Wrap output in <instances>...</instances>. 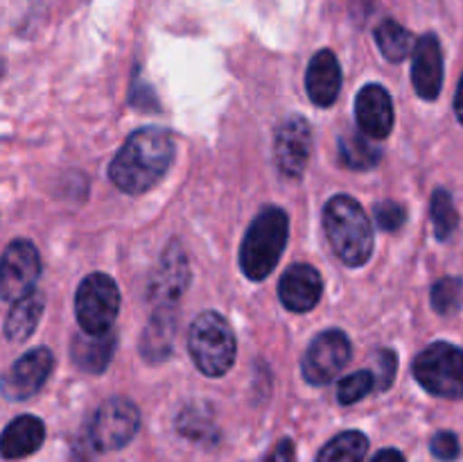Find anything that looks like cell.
<instances>
[{
    "label": "cell",
    "instance_id": "1",
    "mask_svg": "<svg viewBox=\"0 0 463 462\" xmlns=\"http://www.w3.org/2000/svg\"><path fill=\"white\" fill-rule=\"evenodd\" d=\"M175 140L161 127H143L125 140L109 166V179L127 195L152 190L170 170Z\"/></svg>",
    "mask_w": 463,
    "mask_h": 462
},
{
    "label": "cell",
    "instance_id": "2",
    "mask_svg": "<svg viewBox=\"0 0 463 462\" xmlns=\"http://www.w3.org/2000/svg\"><path fill=\"white\" fill-rule=\"evenodd\" d=\"M324 226L335 254L348 267H362L373 254V226L351 195H335L324 208Z\"/></svg>",
    "mask_w": 463,
    "mask_h": 462
},
{
    "label": "cell",
    "instance_id": "3",
    "mask_svg": "<svg viewBox=\"0 0 463 462\" xmlns=\"http://www.w3.org/2000/svg\"><path fill=\"white\" fill-rule=\"evenodd\" d=\"M289 236V217L283 208L267 207L249 225L240 249V267L251 281H262L279 265Z\"/></svg>",
    "mask_w": 463,
    "mask_h": 462
},
{
    "label": "cell",
    "instance_id": "4",
    "mask_svg": "<svg viewBox=\"0 0 463 462\" xmlns=\"http://www.w3.org/2000/svg\"><path fill=\"white\" fill-rule=\"evenodd\" d=\"M188 349L197 370L217 379L233 367L238 342L226 317L215 311H206L194 317L190 326Z\"/></svg>",
    "mask_w": 463,
    "mask_h": 462
},
{
    "label": "cell",
    "instance_id": "5",
    "mask_svg": "<svg viewBox=\"0 0 463 462\" xmlns=\"http://www.w3.org/2000/svg\"><path fill=\"white\" fill-rule=\"evenodd\" d=\"M414 376L420 388L434 397H463V349L450 342L425 347L414 361Z\"/></svg>",
    "mask_w": 463,
    "mask_h": 462
},
{
    "label": "cell",
    "instance_id": "6",
    "mask_svg": "<svg viewBox=\"0 0 463 462\" xmlns=\"http://www.w3.org/2000/svg\"><path fill=\"white\" fill-rule=\"evenodd\" d=\"M120 311V290L109 274L95 272L80 284L75 315L86 333H109Z\"/></svg>",
    "mask_w": 463,
    "mask_h": 462
},
{
    "label": "cell",
    "instance_id": "7",
    "mask_svg": "<svg viewBox=\"0 0 463 462\" xmlns=\"http://www.w3.org/2000/svg\"><path fill=\"white\" fill-rule=\"evenodd\" d=\"M140 428V410L125 397H113L95 410L89 424V442L95 451H118Z\"/></svg>",
    "mask_w": 463,
    "mask_h": 462
},
{
    "label": "cell",
    "instance_id": "8",
    "mask_svg": "<svg viewBox=\"0 0 463 462\" xmlns=\"http://www.w3.org/2000/svg\"><path fill=\"white\" fill-rule=\"evenodd\" d=\"M41 274V258L30 240H14L7 245L0 265V297L14 303L32 293Z\"/></svg>",
    "mask_w": 463,
    "mask_h": 462
},
{
    "label": "cell",
    "instance_id": "9",
    "mask_svg": "<svg viewBox=\"0 0 463 462\" xmlns=\"http://www.w3.org/2000/svg\"><path fill=\"white\" fill-rule=\"evenodd\" d=\"M351 358V340L339 329L324 331L312 340L303 358V376L312 385H326L342 374Z\"/></svg>",
    "mask_w": 463,
    "mask_h": 462
},
{
    "label": "cell",
    "instance_id": "10",
    "mask_svg": "<svg viewBox=\"0 0 463 462\" xmlns=\"http://www.w3.org/2000/svg\"><path fill=\"white\" fill-rule=\"evenodd\" d=\"M312 157V130L303 116H289L276 130L274 159L280 175L301 179Z\"/></svg>",
    "mask_w": 463,
    "mask_h": 462
},
{
    "label": "cell",
    "instance_id": "11",
    "mask_svg": "<svg viewBox=\"0 0 463 462\" xmlns=\"http://www.w3.org/2000/svg\"><path fill=\"white\" fill-rule=\"evenodd\" d=\"M190 281L188 258H185L184 247L176 243L167 245L165 252L161 254V261L154 267L149 276L147 297L154 306H176V299L185 293Z\"/></svg>",
    "mask_w": 463,
    "mask_h": 462
},
{
    "label": "cell",
    "instance_id": "12",
    "mask_svg": "<svg viewBox=\"0 0 463 462\" xmlns=\"http://www.w3.org/2000/svg\"><path fill=\"white\" fill-rule=\"evenodd\" d=\"M52 365H54V358L52 353H50V349L45 347H36L32 349V351L23 353V356L14 362L12 370L5 374L3 379L5 397L12 399V401L30 399L32 394H36L41 388H43L50 371H52Z\"/></svg>",
    "mask_w": 463,
    "mask_h": 462
},
{
    "label": "cell",
    "instance_id": "13",
    "mask_svg": "<svg viewBox=\"0 0 463 462\" xmlns=\"http://www.w3.org/2000/svg\"><path fill=\"white\" fill-rule=\"evenodd\" d=\"M357 130L373 140H383L393 130V100L380 84H366L355 100Z\"/></svg>",
    "mask_w": 463,
    "mask_h": 462
},
{
    "label": "cell",
    "instance_id": "14",
    "mask_svg": "<svg viewBox=\"0 0 463 462\" xmlns=\"http://www.w3.org/2000/svg\"><path fill=\"white\" fill-rule=\"evenodd\" d=\"M411 82H414V91L419 93L420 100L432 102L441 93L443 53L437 34H432V32H428V34H423L416 41L414 63H411Z\"/></svg>",
    "mask_w": 463,
    "mask_h": 462
},
{
    "label": "cell",
    "instance_id": "15",
    "mask_svg": "<svg viewBox=\"0 0 463 462\" xmlns=\"http://www.w3.org/2000/svg\"><path fill=\"white\" fill-rule=\"evenodd\" d=\"M321 294H324V281H321V274L312 265L297 263L280 276L279 297L288 311H312L319 303Z\"/></svg>",
    "mask_w": 463,
    "mask_h": 462
},
{
    "label": "cell",
    "instance_id": "16",
    "mask_svg": "<svg viewBox=\"0 0 463 462\" xmlns=\"http://www.w3.org/2000/svg\"><path fill=\"white\" fill-rule=\"evenodd\" d=\"M306 91L317 107H330L342 91V66L333 50H319L306 71Z\"/></svg>",
    "mask_w": 463,
    "mask_h": 462
},
{
    "label": "cell",
    "instance_id": "17",
    "mask_svg": "<svg viewBox=\"0 0 463 462\" xmlns=\"http://www.w3.org/2000/svg\"><path fill=\"white\" fill-rule=\"evenodd\" d=\"M176 306H158L140 335V356L149 362L165 361L175 347Z\"/></svg>",
    "mask_w": 463,
    "mask_h": 462
},
{
    "label": "cell",
    "instance_id": "18",
    "mask_svg": "<svg viewBox=\"0 0 463 462\" xmlns=\"http://www.w3.org/2000/svg\"><path fill=\"white\" fill-rule=\"evenodd\" d=\"M113 351H116V335L109 333H77L71 344L72 362L80 367L81 371L89 374H102L111 362Z\"/></svg>",
    "mask_w": 463,
    "mask_h": 462
},
{
    "label": "cell",
    "instance_id": "19",
    "mask_svg": "<svg viewBox=\"0 0 463 462\" xmlns=\"http://www.w3.org/2000/svg\"><path fill=\"white\" fill-rule=\"evenodd\" d=\"M45 439V426L39 417L32 415H21L14 421H9L7 428L3 433V457L7 460H18V457H25L30 453H34L36 448H41Z\"/></svg>",
    "mask_w": 463,
    "mask_h": 462
},
{
    "label": "cell",
    "instance_id": "20",
    "mask_svg": "<svg viewBox=\"0 0 463 462\" xmlns=\"http://www.w3.org/2000/svg\"><path fill=\"white\" fill-rule=\"evenodd\" d=\"M43 308L45 297L39 290H32L30 294L14 302L7 313V320H5V338L14 340V342H23L30 338L43 315Z\"/></svg>",
    "mask_w": 463,
    "mask_h": 462
},
{
    "label": "cell",
    "instance_id": "21",
    "mask_svg": "<svg viewBox=\"0 0 463 462\" xmlns=\"http://www.w3.org/2000/svg\"><path fill=\"white\" fill-rule=\"evenodd\" d=\"M380 157H383L380 148L364 131H348L339 139V159L351 170H371L378 166Z\"/></svg>",
    "mask_w": 463,
    "mask_h": 462
},
{
    "label": "cell",
    "instance_id": "22",
    "mask_svg": "<svg viewBox=\"0 0 463 462\" xmlns=\"http://www.w3.org/2000/svg\"><path fill=\"white\" fill-rule=\"evenodd\" d=\"M375 41H378V48L384 54V59L393 63L402 62L416 48V39L411 36V32L392 18L380 23L378 30H375Z\"/></svg>",
    "mask_w": 463,
    "mask_h": 462
},
{
    "label": "cell",
    "instance_id": "23",
    "mask_svg": "<svg viewBox=\"0 0 463 462\" xmlns=\"http://www.w3.org/2000/svg\"><path fill=\"white\" fill-rule=\"evenodd\" d=\"M369 448V439L360 430H344L335 435L319 451L317 462H362Z\"/></svg>",
    "mask_w": 463,
    "mask_h": 462
},
{
    "label": "cell",
    "instance_id": "24",
    "mask_svg": "<svg viewBox=\"0 0 463 462\" xmlns=\"http://www.w3.org/2000/svg\"><path fill=\"white\" fill-rule=\"evenodd\" d=\"M176 430L184 438L193 439V442H203L208 438H215V419H213L211 406L199 401L184 408L179 417H176Z\"/></svg>",
    "mask_w": 463,
    "mask_h": 462
},
{
    "label": "cell",
    "instance_id": "25",
    "mask_svg": "<svg viewBox=\"0 0 463 462\" xmlns=\"http://www.w3.org/2000/svg\"><path fill=\"white\" fill-rule=\"evenodd\" d=\"M432 225H434V236L439 240H448L455 234L457 225H459V213H457L455 199L448 193L446 188H437L432 193Z\"/></svg>",
    "mask_w": 463,
    "mask_h": 462
},
{
    "label": "cell",
    "instance_id": "26",
    "mask_svg": "<svg viewBox=\"0 0 463 462\" xmlns=\"http://www.w3.org/2000/svg\"><path fill=\"white\" fill-rule=\"evenodd\" d=\"M463 303V279L446 276L432 285V306L441 315H452Z\"/></svg>",
    "mask_w": 463,
    "mask_h": 462
},
{
    "label": "cell",
    "instance_id": "27",
    "mask_svg": "<svg viewBox=\"0 0 463 462\" xmlns=\"http://www.w3.org/2000/svg\"><path fill=\"white\" fill-rule=\"evenodd\" d=\"M375 388L373 371H353L346 379H342L337 390V399L344 406H351V403L364 399L371 390Z\"/></svg>",
    "mask_w": 463,
    "mask_h": 462
},
{
    "label": "cell",
    "instance_id": "28",
    "mask_svg": "<svg viewBox=\"0 0 463 462\" xmlns=\"http://www.w3.org/2000/svg\"><path fill=\"white\" fill-rule=\"evenodd\" d=\"M398 371V356L392 349H380L378 356H375L373 365V379H375V390L384 392V390L392 388L393 379H396Z\"/></svg>",
    "mask_w": 463,
    "mask_h": 462
},
{
    "label": "cell",
    "instance_id": "29",
    "mask_svg": "<svg viewBox=\"0 0 463 462\" xmlns=\"http://www.w3.org/2000/svg\"><path fill=\"white\" fill-rule=\"evenodd\" d=\"M405 220H407V211L402 204L387 199V202L375 207V222H378V226L383 231H389V234H392V231H398L402 225H405Z\"/></svg>",
    "mask_w": 463,
    "mask_h": 462
},
{
    "label": "cell",
    "instance_id": "30",
    "mask_svg": "<svg viewBox=\"0 0 463 462\" xmlns=\"http://www.w3.org/2000/svg\"><path fill=\"white\" fill-rule=\"evenodd\" d=\"M430 448H432L434 457H439L441 462H452L459 457V439H457L455 433H450V430H441V433H437L432 438V444H430Z\"/></svg>",
    "mask_w": 463,
    "mask_h": 462
},
{
    "label": "cell",
    "instance_id": "31",
    "mask_svg": "<svg viewBox=\"0 0 463 462\" xmlns=\"http://www.w3.org/2000/svg\"><path fill=\"white\" fill-rule=\"evenodd\" d=\"M265 462H297V447H294L292 439H279L276 447L269 451V456L265 457Z\"/></svg>",
    "mask_w": 463,
    "mask_h": 462
},
{
    "label": "cell",
    "instance_id": "32",
    "mask_svg": "<svg viewBox=\"0 0 463 462\" xmlns=\"http://www.w3.org/2000/svg\"><path fill=\"white\" fill-rule=\"evenodd\" d=\"M371 462H405V456L398 448H383Z\"/></svg>",
    "mask_w": 463,
    "mask_h": 462
},
{
    "label": "cell",
    "instance_id": "33",
    "mask_svg": "<svg viewBox=\"0 0 463 462\" xmlns=\"http://www.w3.org/2000/svg\"><path fill=\"white\" fill-rule=\"evenodd\" d=\"M455 109H457V118L463 122V77L459 82V89H457V100H455Z\"/></svg>",
    "mask_w": 463,
    "mask_h": 462
}]
</instances>
